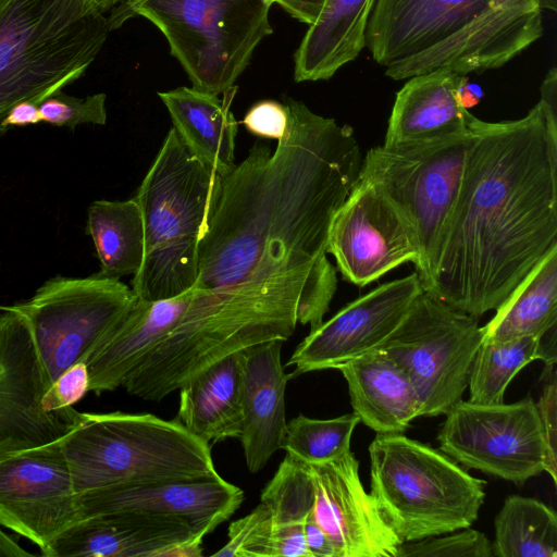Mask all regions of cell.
<instances>
[{"mask_svg": "<svg viewBox=\"0 0 557 557\" xmlns=\"http://www.w3.org/2000/svg\"><path fill=\"white\" fill-rule=\"evenodd\" d=\"M283 341L263 342L240 350L243 361V428L239 441L248 470L259 472L271 456L283 449L286 435Z\"/></svg>", "mask_w": 557, "mask_h": 557, "instance_id": "cell-20", "label": "cell"}, {"mask_svg": "<svg viewBox=\"0 0 557 557\" xmlns=\"http://www.w3.org/2000/svg\"><path fill=\"white\" fill-rule=\"evenodd\" d=\"M41 122L39 104L32 101H22L14 106L2 122L3 128L8 132L13 126H29Z\"/></svg>", "mask_w": 557, "mask_h": 557, "instance_id": "cell-42", "label": "cell"}, {"mask_svg": "<svg viewBox=\"0 0 557 557\" xmlns=\"http://www.w3.org/2000/svg\"><path fill=\"white\" fill-rule=\"evenodd\" d=\"M337 370L347 382L352 412L376 433H403L420 417V401L410 379L384 351L374 349Z\"/></svg>", "mask_w": 557, "mask_h": 557, "instance_id": "cell-23", "label": "cell"}, {"mask_svg": "<svg viewBox=\"0 0 557 557\" xmlns=\"http://www.w3.org/2000/svg\"><path fill=\"white\" fill-rule=\"evenodd\" d=\"M535 359L553 369L556 363V343L549 346L544 337H520L506 342L482 341L470 371L469 401L475 404L504 403L506 388L516 374Z\"/></svg>", "mask_w": 557, "mask_h": 557, "instance_id": "cell-30", "label": "cell"}, {"mask_svg": "<svg viewBox=\"0 0 557 557\" xmlns=\"http://www.w3.org/2000/svg\"><path fill=\"white\" fill-rule=\"evenodd\" d=\"M491 0H375L366 47L381 66L417 55L468 24Z\"/></svg>", "mask_w": 557, "mask_h": 557, "instance_id": "cell-19", "label": "cell"}, {"mask_svg": "<svg viewBox=\"0 0 557 557\" xmlns=\"http://www.w3.org/2000/svg\"><path fill=\"white\" fill-rule=\"evenodd\" d=\"M221 557H273V522L262 502L247 516L228 525L227 543L213 553Z\"/></svg>", "mask_w": 557, "mask_h": 557, "instance_id": "cell-33", "label": "cell"}, {"mask_svg": "<svg viewBox=\"0 0 557 557\" xmlns=\"http://www.w3.org/2000/svg\"><path fill=\"white\" fill-rule=\"evenodd\" d=\"M423 289L416 273L384 283L310 331L286 366L289 377L341 364L376 349L400 324Z\"/></svg>", "mask_w": 557, "mask_h": 557, "instance_id": "cell-15", "label": "cell"}, {"mask_svg": "<svg viewBox=\"0 0 557 557\" xmlns=\"http://www.w3.org/2000/svg\"><path fill=\"white\" fill-rule=\"evenodd\" d=\"M106 100L103 92L78 98L59 91L39 104L41 122L70 129L83 124L104 125Z\"/></svg>", "mask_w": 557, "mask_h": 557, "instance_id": "cell-35", "label": "cell"}, {"mask_svg": "<svg viewBox=\"0 0 557 557\" xmlns=\"http://www.w3.org/2000/svg\"><path fill=\"white\" fill-rule=\"evenodd\" d=\"M268 0H121L111 32L133 16L165 37L195 89L220 95L234 86L263 38L273 33Z\"/></svg>", "mask_w": 557, "mask_h": 557, "instance_id": "cell-5", "label": "cell"}, {"mask_svg": "<svg viewBox=\"0 0 557 557\" xmlns=\"http://www.w3.org/2000/svg\"><path fill=\"white\" fill-rule=\"evenodd\" d=\"M550 380L544 384L539 401L535 403L540 417L544 443H545V466L554 484L557 480V383L553 370Z\"/></svg>", "mask_w": 557, "mask_h": 557, "instance_id": "cell-38", "label": "cell"}, {"mask_svg": "<svg viewBox=\"0 0 557 557\" xmlns=\"http://www.w3.org/2000/svg\"><path fill=\"white\" fill-rule=\"evenodd\" d=\"M243 124L255 136L278 140L287 129L286 107L275 100L258 101L247 111Z\"/></svg>", "mask_w": 557, "mask_h": 557, "instance_id": "cell-39", "label": "cell"}, {"mask_svg": "<svg viewBox=\"0 0 557 557\" xmlns=\"http://www.w3.org/2000/svg\"><path fill=\"white\" fill-rule=\"evenodd\" d=\"M0 455L61 438L74 424L72 407L47 412L48 388L29 329L21 314L0 306Z\"/></svg>", "mask_w": 557, "mask_h": 557, "instance_id": "cell-14", "label": "cell"}, {"mask_svg": "<svg viewBox=\"0 0 557 557\" xmlns=\"http://www.w3.org/2000/svg\"><path fill=\"white\" fill-rule=\"evenodd\" d=\"M186 305V292L168 299L136 300L84 361L89 392L101 394L123 386L176 324Z\"/></svg>", "mask_w": 557, "mask_h": 557, "instance_id": "cell-21", "label": "cell"}, {"mask_svg": "<svg viewBox=\"0 0 557 557\" xmlns=\"http://www.w3.org/2000/svg\"><path fill=\"white\" fill-rule=\"evenodd\" d=\"M480 87L470 84L468 78L458 88V101L467 110L475 106L480 101Z\"/></svg>", "mask_w": 557, "mask_h": 557, "instance_id": "cell-44", "label": "cell"}, {"mask_svg": "<svg viewBox=\"0 0 557 557\" xmlns=\"http://www.w3.org/2000/svg\"><path fill=\"white\" fill-rule=\"evenodd\" d=\"M53 0H0V136L22 101L40 104L79 79L111 32L108 17L82 18L52 35L44 17Z\"/></svg>", "mask_w": 557, "mask_h": 557, "instance_id": "cell-6", "label": "cell"}, {"mask_svg": "<svg viewBox=\"0 0 557 557\" xmlns=\"http://www.w3.org/2000/svg\"><path fill=\"white\" fill-rule=\"evenodd\" d=\"M370 495L403 542L466 529L478 519L485 482L444 453L401 433L369 446Z\"/></svg>", "mask_w": 557, "mask_h": 557, "instance_id": "cell-4", "label": "cell"}, {"mask_svg": "<svg viewBox=\"0 0 557 557\" xmlns=\"http://www.w3.org/2000/svg\"><path fill=\"white\" fill-rule=\"evenodd\" d=\"M34 556L25 550L16 541L0 528V557Z\"/></svg>", "mask_w": 557, "mask_h": 557, "instance_id": "cell-43", "label": "cell"}, {"mask_svg": "<svg viewBox=\"0 0 557 557\" xmlns=\"http://www.w3.org/2000/svg\"><path fill=\"white\" fill-rule=\"evenodd\" d=\"M121 0H53L44 17L45 28L57 35L75 22L112 11Z\"/></svg>", "mask_w": 557, "mask_h": 557, "instance_id": "cell-37", "label": "cell"}, {"mask_svg": "<svg viewBox=\"0 0 557 557\" xmlns=\"http://www.w3.org/2000/svg\"><path fill=\"white\" fill-rule=\"evenodd\" d=\"M277 3L285 12L294 18L313 24L323 12L330 0H268Z\"/></svg>", "mask_w": 557, "mask_h": 557, "instance_id": "cell-40", "label": "cell"}, {"mask_svg": "<svg viewBox=\"0 0 557 557\" xmlns=\"http://www.w3.org/2000/svg\"><path fill=\"white\" fill-rule=\"evenodd\" d=\"M482 339L478 318L422 289L400 324L376 349L410 379L420 417H434L446 414L461 399Z\"/></svg>", "mask_w": 557, "mask_h": 557, "instance_id": "cell-8", "label": "cell"}, {"mask_svg": "<svg viewBox=\"0 0 557 557\" xmlns=\"http://www.w3.org/2000/svg\"><path fill=\"white\" fill-rule=\"evenodd\" d=\"M327 253L344 280L363 287L406 262L421 265V246L407 213L375 181L359 176L333 216Z\"/></svg>", "mask_w": 557, "mask_h": 557, "instance_id": "cell-11", "label": "cell"}, {"mask_svg": "<svg viewBox=\"0 0 557 557\" xmlns=\"http://www.w3.org/2000/svg\"><path fill=\"white\" fill-rule=\"evenodd\" d=\"M243 361L228 355L189 377L180 389L176 420L207 444L239 438Z\"/></svg>", "mask_w": 557, "mask_h": 557, "instance_id": "cell-25", "label": "cell"}, {"mask_svg": "<svg viewBox=\"0 0 557 557\" xmlns=\"http://www.w3.org/2000/svg\"><path fill=\"white\" fill-rule=\"evenodd\" d=\"M136 300L119 278L57 275L27 300L7 309L25 320L48 387L73 364L85 361Z\"/></svg>", "mask_w": 557, "mask_h": 557, "instance_id": "cell-9", "label": "cell"}, {"mask_svg": "<svg viewBox=\"0 0 557 557\" xmlns=\"http://www.w3.org/2000/svg\"><path fill=\"white\" fill-rule=\"evenodd\" d=\"M472 131L428 143L379 146L361 161L359 176L379 183L407 213L418 233L423 290L433 281L458 198Z\"/></svg>", "mask_w": 557, "mask_h": 557, "instance_id": "cell-7", "label": "cell"}, {"mask_svg": "<svg viewBox=\"0 0 557 557\" xmlns=\"http://www.w3.org/2000/svg\"><path fill=\"white\" fill-rule=\"evenodd\" d=\"M374 1H329L294 53L295 82L329 79L360 54Z\"/></svg>", "mask_w": 557, "mask_h": 557, "instance_id": "cell-26", "label": "cell"}, {"mask_svg": "<svg viewBox=\"0 0 557 557\" xmlns=\"http://www.w3.org/2000/svg\"><path fill=\"white\" fill-rule=\"evenodd\" d=\"M400 544L397 557H491L492 542L469 528Z\"/></svg>", "mask_w": 557, "mask_h": 557, "instance_id": "cell-34", "label": "cell"}, {"mask_svg": "<svg viewBox=\"0 0 557 557\" xmlns=\"http://www.w3.org/2000/svg\"><path fill=\"white\" fill-rule=\"evenodd\" d=\"M494 528L493 556L557 557L556 512L535 498L507 497Z\"/></svg>", "mask_w": 557, "mask_h": 557, "instance_id": "cell-31", "label": "cell"}, {"mask_svg": "<svg viewBox=\"0 0 557 557\" xmlns=\"http://www.w3.org/2000/svg\"><path fill=\"white\" fill-rule=\"evenodd\" d=\"M237 88L218 95L194 87H178L158 92L173 123V128L203 164L218 175L235 165V138L238 123L231 110Z\"/></svg>", "mask_w": 557, "mask_h": 557, "instance_id": "cell-24", "label": "cell"}, {"mask_svg": "<svg viewBox=\"0 0 557 557\" xmlns=\"http://www.w3.org/2000/svg\"><path fill=\"white\" fill-rule=\"evenodd\" d=\"M557 322V246L532 269L495 315L482 326L483 339L543 337Z\"/></svg>", "mask_w": 557, "mask_h": 557, "instance_id": "cell-27", "label": "cell"}, {"mask_svg": "<svg viewBox=\"0 0 557 557\" xmlns=\"http://www.w3.org/2000/svg\"><path fill=\"white\" fill-rule=\"evenodd\" d=\"M307 466L313 485L312 517L330 537L335 557H397L404 542L366 492L354 454Z\"/></svg>", "mask_w": 557, "mask_h": 557, "instance_id": "cell-16", "label": "cell"}, {"mask_svg": "<svg viewBox=\"0 0 557 557\" xmlns=\"http://www.w3.org/2000/svg\"><path fill=\"white\" fill-rule=\"evenodd\" d=\"M305 537L311 557H335L334 546L327 534L312 517V510L305 520Z\"/></svg>", "mask_w": 557, "mask_h": 557, "instance_id": "cell-41", "label": "cell"}, {"mask_svg": "<svg viewBox=\"0 0 557 557\" xmlns=\"http://www.w3.org/2000/svg\"><path fill=\"white\" fill-rule=\"evenodd\" d=\"M458 198L431 286L480 318L496 310L557 246V95L519 120L473 117Z\"/></svg>", "mask_w": 557, "mask_h": 557, "instance_id": "cell-1", "label": "cell"}, {"mask_svg": "<svg viewBox=\"0 0 557 557\" xmlns=\"http://www.w3.org/2000/svg\"><path fill=\"white\" fill-rule=\"evenodd\" d=\"M78 495L79 519L133 512L182 519L205 536L240 507L244 492L220 474L114 485Z\"/></svg>", "mask_w": 557, "mask_h": 557, "instance_id": "cell-17", "label": "cell"}, {"mask_svg": "<svg viewBox=\"0 0 557 557\" xmlns=\"http://www.w3.org/2000/svg\"><path fill=\"white\" fill-rule=\"evenodd\" d=\"M205 535L169 516L116 512L76 520L48 546L45 557H194Z\"/></svg>", "mask_w": 557, "mask_h": 557, "instance_id": "cell-18", "label": "cell"}, {"mask_svg": "<svg viewBox=\"0 0 557 557\" xmlns=\"http://www.w3.org/2000/svg\"><path fill=\"white\" fill-rule=\"evenodd\" d=\"M467 75L437 69L408 78L397 92L384 146L447 139L466 134L474 117L458 101Z\"/></svg>", "mask_w": 557, "mask_h": 557, "instance_id": "cell-22", "label": "cell"}, {"mask_svg": "<svg viewBox=\"0 0 557 557\" xmlns=\"http://www.w3.org/2000/svg\"><path fill=\"white\" fill-rule=\"evenodd\" d=\"M86 234L91 237L100 263L98 275L120 280L139 271L145 253V232L134 198L91 202L87 209Z\"/></svg>", "mask_w": 557, "mask_h": 557, "instance_id": "cell-28", "label": "cell"}, {"mask_svg": "<svg viewBox=\"0 0 557 557\" xmlns=\"http://www.w3.org/2000/svg\"><path fill=\"white\" fill-rule=\"evenodd\" d=\"M0 271H1V261H0Z\"/></svg>", "mask_w": 557, "mask_h": 557, "instance_id": "cell-45", "label": "cell"}, {"mask_svg": "<svg viewBox=\"0 0 557 557\" xmlns=\"http://www.w3.org/2000/svg\"><path fill=\"white\" fill-rule=\"evenodd\" d=\"M77 494L131 483L216 476L210 445L176 419L78 413L60 438Z\"/></svg>", "mask_w": 557, "mask_h": 557, "instance_id": "cell-3", "label": "cell"}, {"mask_svg": "<svg viewBox=\"0 0 557 557\" xmlns=\"http://www.w3.org/2000/svg\"><path fill=\"white\" fill-rule=\"evenodd\" d=\"M216 178L172 127L134 197L145 232L144 260L131 287L137 298L162 300L193 287Z\"/></svg>", "mask_w": 557, "mask_h": 557, "instance_id": "cell-2", "label": "cell"}, {"mask_svg": "<svg viewBox=\"0 0 557 557\" xmlns=\"http://www.w3.org/2000/svg\"><path fill=\"white\" fill-rule=\"evenodd\" d=\"M556 0H491L462 28L428 50L385 67L392 79L437 69L467 75L497 69L543 35V9Z\"/></svg>", "mask_w": 557, "mask_h": 557, "instance_id": "cell-13", "label": "cell"}, {"mask_svg": "<svg viewBox=\"0 0 557 557\" xmlns=\"http://www.w3.org/2000/svg\"><path fill=\"white\" fill-rule=\"evenodd\" d=\"M271 511L273 557H311L305 520L313 506V485L307 463L286 454L261 493Z\"/></svg>", "mask_w": 557, "mask_h": 557, "instance_id": "cell-29", "label": "cell"}, {"mask_svg": "<svg viewBox=\"0 0 557 557\" xmlns=\"http://www.w3.org/2000/svg\"><path fill=\"white\" fill-rule=\"evenodd\" d=\"M359 422L354 412L325 420L298 414L286 423L283 449L307 465L337 459L350 451L351 435Z\"/></svg>", "mask_w": 557, "mask_h": 557, "instance_id": "cell-32", "label": "cell"}, {"mask_svg": "<svg viewBox=\"0 0 557 557\" xmlns=\"http://www.w3.org/2000/svg\"><path fill=\"white\" fill-rule=\"evenodd\" d=\"M78 519V495L60 438L0 455V525L42 555Z\"/></svg>", "mask_w": 557, "mask_h": 557, "instance_id": "cell-12", "label": "cell"}, {"mask_svg": "<svg viewBox=\"0 0 557 557\" xmlns=\"http://www.w3.org/2000/svg\"><path fill=\"white\" fill-rule=\"evenodd\" d=\"M437 441L466 468L519 485L544 471L545 443L532 397L513 404L460 399L446 413Z\"/></svg>", "mask_w": 557, "mask_h": 557, "instance_id": "cell-10", "label": "cell"}, {"mask_svg": "<svg viewBox=\"0 0 557 557\" xmlns=\"http://www.w3.org/2000/svg\"><path fill=\"white\" fill-rule=\"evenodd\" d=\"M89 392V373L84 361L77 362L59 375L46 389L41 406L47 412L71 408Z\"/></svg>", "mask_w": 557, "mask_h": 557, "instance_id": "cell-36", "label": "cell"}]
</instances>
